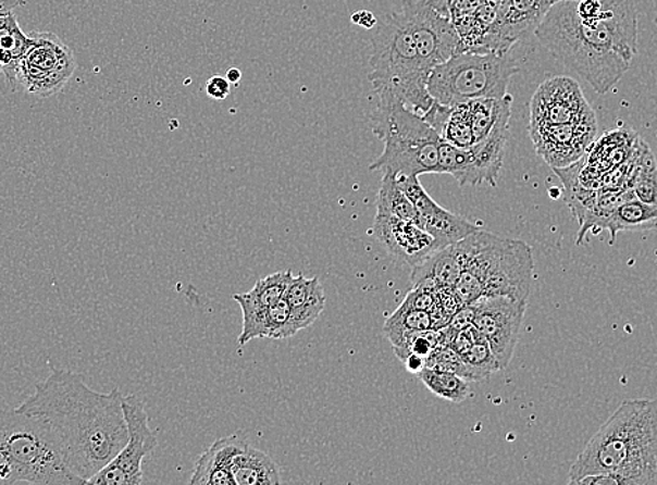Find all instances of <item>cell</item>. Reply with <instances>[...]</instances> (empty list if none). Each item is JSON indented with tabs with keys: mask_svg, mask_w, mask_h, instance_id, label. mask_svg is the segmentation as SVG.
I'll return each instance as SVG.
<instances>
[{
	"mask_svg": "<svg viewBox=\"0 0 657 485\" xmlns=\"http://www.w3.org/2000/svg\"><path fill=\"white\" fill-rule=\"evenodd\" d=\"M122 400L117 388L101 394L86 384L85 376L52 369L17 410L47 421L67 468L87 484L125 447Z\"/></svg>",
	"mask_w": 657,
	"mask_h": 485,
	"instance_id": "cell-1",
	"label": "cell"
},
{
	"mask_svg": "<svg viewBox=\"0 0 657 485\" xmlns=\"http://www.w3.org/2000/svg\"><path fill=\"white\" fill-rule=\"evenodd\" d=\"M534 36L599 95H606L629 72L639 48L634 0H602L596 16L581 17L575 0L548 10Z\"/></svg>",
	"mask_w": 657,
	"mask_h": 485,
	"instance_id": "cell-2",
	"label": "cell"
},
{
	"mask_svg": "<svg viewBox=\"0 0 657 485\" xmlns=\"http://www.w3.org/2000/svg\"><path fill=\"white\" fill-rule=\"evenodd\" d=\"M593 473H611L624 485H657V400L622 401L583 448L570 484Z\"/></svg>",
	"mask_w": 657,
	"mask_h": 485,
	"instance_id": "cell-3",
	"label": "cell"
},
{
	"mask_svg": "<svg viewBox=\"0 0 657 485\" xmlns=\"http://www.w3.org/2000/svg\"><path fill=\"white\" fill-rule=\"evenodd\" d=\"M456 248L462 272L454 290L463 306L483 297L528 302L534 271L531 245L478 229L456 242Z\"/></svg>",
	"mask_w": 657,
	"mask_h": 485,
	"instance_id": "cell-4",
	"label": "cell"
},
{
	"mask_svg": "<svg viewBox=\"0 0 657 485\" xmlns=\"http://www.w3.org/2000/svg\"><path fill=\"white\" fill-rule=\"evenodd\" d=\"M86 484L67 468L55 435L46 420L0 410V485Z\"/></svg>",
	"mask_w": 657,
	"mask_h": 485,
	"instance_id": "cell-5",
	"label": "cell"
},
{
	"mask_svg": "<svg viewBox=\"0 0 657 485\" xmlns=\"http://www.w3.org/2000/svg\"><path fill=\"white\" fill-rule=\"evenodd\" d=\"M372 95H375L372 134L384 141V151L372 161L370 171L395 176L436 174L443 140L438 132L391 91L374 90Z\"/></svg>",
	"mask_w": 657,
	"mask_h": 485,
	"instance_id": "cell-6",
	"label": "cell"
},
{
	"mask_svg": "<svg viewBox=\"0 0 657 485\" xmlns=\"http://www.w3.org/2000/svg\"><path fill=\"white\" fill-rule=\"evenodd\" d=\"M371 43L368 80L374 90L391 91L409 110L424 115L434 104L426 88L430 73L421 65L405 13L385 14L376 24Z\"/></svg>",
	"mask_w": 657,
	"mask_h": 485,
	"instance_id": "cell-7",
	"label": "cell"
},
{
	"mask_svg": "<svg viewBox=\"0 0 657 485\" xmlns=\"http://www.w3.org/2000/svg\"><path fill=\"white\" fill-rule=\"evenodd\" d=\"M519 71L521 66L509 53L458 52L433 69L426 88L434 101L449 107L479 98H503Z\"/></svg>",
	"mask_w": 657,
	"mask_h": 485,
	"instance_id": "cell-8",
	"label": "cell"
},
{
	"mask_svg": "<svg viewBox=\"0 0 657 485\" xmlns=\"http://www.w3.org/2000/svg\"><path fill=\"white\" fill-rule=\"evenodd\" d=\"M26 55L18 63L17 85L29 95L48 98L58 95L77 67L72 49L52 33H29Z\"/></svg>",
	"mask_w": 657,
	"mask_h": 485,
	"instance_id": "cell-9",
	"label": "cell"
},
{
	"mask_svg": "<svg viewBox=\"0 0 657 485\" xmlns=\"http://www.w3.org/2000/svg\"><path fill=\"white\" fill-rule=\"evenodd\" d=\"M122 406H124L127 424L125 447L95 477L88 480L87 484L139 485L145 482L141 464L159 447V439L156 431L150 427L144 400L129 395L122 400Z\"/></svg>",
	"mask_w": 657,
	"mask_h": 485,
	"instance_id": "cell-10",
	"label": "cell"
},
{
	"mask_svg": "<svg viewBox=\"0 0 657 485\" xmlns=\"http://www.w3.org/2000/svg\"><path fill=\"white\" fill-rule=\"evenodd\" d=\"M401 12L413 34L421 65L426 72L448 61L459 51V36L453 20L436 12L426 0H404Z\"/></svg>",
	"mask_w": 657,
	"mask_h": 485,
	"instance_id": "cell-11",
	"label": "cell"
},
{
	"mask_svg": "<svg viewBox=\"0 0 657 485\" xmlns=\"http://www.w3.org/2000/svg\"><path fill=\"white\" fill-rule=\"evenodd\" d=\"M474 303L473 325L487 340L501 370L507 369L517 349L528 302L509 297H483Z\"/></svg>",
	"mask_w": 657,
	"mask_h": 485,
	"instance_id": "cell-12",
	"label": "cell"
},
{
	"mask_svg": "<svg viewBox=\"0 0 657 485\" xmlns=\"http://www.w3.org/2000/svg\"><path fill=\"white\" fill-rule=\"evenodd\" d=\"M512 104L505 108L497 124L485 139L478 141L469 149H459L456 153L453 173L460 186L497 185L499 171L503 169L505 146L509 137Z\"/></svg>",
	"mask_w": 657,
	"mask_h": 485,
	"instance_id": "cell-13",
	"label": "cell"
},
{
	"mask_svg": "<svg viewBox=\"0 0 657 485\" xmlns=\"http://www.w3.org/2000/svg\"><path fill=\"white\" fill-rule=\"evenodd\" d=\"M554 4V0H497V22L485 34L478 53L507 55L521 39L536 33Z\"/></svg>",
	"mask_w": 657,
	"mask_h": 485,
	"instance_id": "cell-14",
	"label": "cell"
},
{
	"mask_svg": "<svg viewBox=\"0 0 657 485\" xmlns=\"http://www.w3.org/2000/svg\"><path fill=\"white\" fill-rule=\"evenodd\" d=\"M595 115L580 83L572 77L556 76L544 80L534 92L529 127L571 124Z\"/></svg>",
	"mask_w": 657,
	"mask_h": 485,
	"instance_id": "cell-15",
	"label": "cell"
},
{
	"mask_svg": "<svg viewBox=\"0 0 657 485\" xmlns=\"http://www.w3.org/2000/svg\"><path fill=\"white\" fill-rule=\"evenodd\" d=\"M537 154L553 170L567 169L583 159L597 135L596 115L571 124L529 127Z\"/></svg>",
	"mask_w": 657,
	"mask_h": 485,
	"instance_id": "cell-16",
	"label": "cell"
},
{
	"mask_svg": "<svg viewBox=\"0 0 657 485\" xmlns=\"http://www.w3.org/2000/svg\"><path fill=\"white\" fill-rule=\"evenodd\" d=\"M374 233L387 251L394 253L411 266H416L436 251H439L435 239L424 228L413 222L376 213Z\"/></svg>",
	"mask_w": 657,
	"mask_h": 485,
	"instance_id": "cell-17",
	"label": "cell"
},
{
	"mask_svg": "<svg viewBox=\"0 0 657 485\" xmlns=\"http://www.w3.org/2000/svg\"><path fill=\"white\" fill-rule=\"evenodd\" d=\"M234 485L281 484V472L273 459L241 440L230 462Z\"/></svg>",
	"mask_w": 657,
	"mask_h": 485,
	"instance_id": "cell-18",
	"label": "cell"
},
{
	"mask_svg": "<svg viewBox=\"0 0 657 485\" xmlns=\"http://www.w3.org/2000/svg\"><path fill=\"white\" fill-rule=\"evenodd\" d=\"M286 300L298 332L313 325L326 306V296L320 278H307L303 274L294 277Z\"/></svg>",
	"mask_w": 657,
	"mask_h": 485,
	"instance_id": "cell-19",
	"label": "cell"
},
{
	"mask_svg": "<svg viewBox=\"0 0 657 485\" xmlns=\"http://www.w3.org/2000/svg\"><path fill=\"white\" fill-rule=\"evenodd\" d=\"M239 437H227L215 443L198 459L195 464L193 485H234L230 462L241 444Z\"/></svg>",
	"mask_w": 657,
	"mask_h": 485,
	"instance_id": "cell-20",
	"label": "cell"
},
{
	"mask_svg": "<svg viewBox=\"0 0 657 485\" xmlns=\"http://www.w3.org/2000/svg\"><path fill=\"white\" fill-rule=\"evenodd\" d=\"M420 227L435 239L439 249L462 241L470 234L480 229L478 225L458 214L448 212L443 206L436 203L429 212L420 214Z\"/></svg>",
	"mask_w": 657,
	"mask_h": 485,
	"instance_id": "cell-21",
	"label": "cell"
},
{
	"mask_svg": "<svg viewBox=\"0 0 657 485\" xmlns=\"http://www.w3.org/2000/svg\"><path fill=\"white\" fill-rule=\"evenodd\" d=\"M29 46L28 34H24L13 12L0 16V73L8 83L17 85V69Z\"/></svg>",
	"mask_w": 657,
	"mask_h": 485,
	"instance_id": "cell-22",
	"label": "cell"
},
{
	"mask_svg": "<svg viewBox=\"0 0 657 485\" xmlns=\"http://www.w3.org/2000/svg\"><path fill=\"white\" fill-rule=\"evenodd\" d=\"M656 228L657 204L644 203L636 198L621 203L605 225V229L610 233V245L616 242L620 233L652 232Z\"/></svg>",
	"mask_w": 657,
	"mask_h": 485,
	"instance_id": "cell-23",
	"label": "cell"
},
{
	"mask_svg": "<svg viewBox=\"0 0 657 485\" xmlns=\"http://www.w3.org/2000/svg\"><path fill=\"white\" fill-rule=\"evenodd\" d=\"M234 300L243 310V332L238 337L239 346L255 339H266L268 335V307L263 306L258 288L253 286L251 291L235 294Z\"/></svg>",
	"mask_w": 657,
	"mask_h": 485,
	"instance_id": "cell-24",
	"label": "cell"
},
{
	"mask_svg": "<svg viewBox=\"0 0 657 485\" xmlns=\"http://www.w3.org/2000/svg\"><path fill=\"white\" fill-rule=\"evenodd\" d=\"M376 213L394 215V217L420 225L419 212L391 173H384V178L381 181L376 199Z\"/></svg>",
	"mask_w": 657,
	"mask_h": 485,
	"instance_id": "cell-25",
	"label": "cell"
},
{
	"mask_svg": "<svg viewBox=\"0 0 657 485\" xmlns=\"http://www.w3.org/2000/svg\"><path fill=\"white\" fill-rule=\"evenodd\" d=\"M512 96L507 95L503 98H479V100L466 102L475 144L489 135L497 124L499 115L503 114L505 108L512 104Z\"/></svg>",
	"mask_w": 657,
	"mask_h": 485,
	"instance_id": "cell-26",
	"label": "cell"
},
{
	"mask_svg": "<svg viewBox=\"0 0 657 485\" xmlns=\"http://www.w3.org/2000/svg\"><path fill=\"white\" fill-rule=\"evenodd\" d=\"M417 376L423 382L426 389L433 391L438 398L453 401V403H462L470 394V382L454 372L426 369L425 366Z\"/></svg>",
	"mask_w": 657,
	"mask_h": 485,
	"instance_id": "cell-27",
	"label": "cell"
},
{
	"mask_svg": "<svg viewBox=\"0 0 657 485\" xmlns=\"http://www.w3.org/2000/svg\"><path fill=\"white\" fill-rule=\"evenodd\" d=\"M629 189L634 192L641 202L657 204V164L649 147H642L639 163L629 184Z\"/></svg>",
	"mask_w": 657,
	"mask_h": 485,
	"instance_id": "cell-28",
	"label": "cell"
},
{
	"mask_svg": "<svg viewBox=\"0 0 657 485\" xmlns=\"http://www.w3.org/2000/svg\"><path fill=\"white\" fill-rule=\"evenodd\" d=\"M429 329H434L431 312L416 310V308L407 306L405 301L387 318L384 326L385 335L389 341L405 335V333Z\"/></svg>",
	"mask_w": 657,
	"mask_h": 485,
	"instance_id": "cell-29",
	"label": "cell"
},
{
	"mask_svg": "<svg viewBox=\"0 0 657 485\" xmlns=\"http://www.w3.org/2000/svg\"><path fill=\"white\" fill-rule=\"evenodd\" d=\"M439 136L448 144L459 147V149H469L475 144L466 102L450 107L449 115L446 117Z\"/></svg>",
	"mask_w": 657,
	"mask_h": 485,
	"instance_id": "cell-30",
	"label": "cell"
},
{
	"mask_svg": "<svg viewBox=\"0 0 657 485\" xmlns=\"http://www.w3.org/2000/svg\"><path fill=\"white\" fill-rule=\"evenodd\" d=\"M297 333L298 329L293 321L290 306H288L286 297L269 307L266 339H288V337L296 336Z\"/></svg>",
	"mask_w": 657,
	"mask_h": 485,
	"instance_id": "cell-31",
	"label": "cell"
},
{
	"mask_svg": "<svg viewBox=\"0 0 657 485\" xmlns=\"http://www.w3.org/2000/svg\"><path fill=\"white\" fill-rule=\"evenodd\" d=\"M460 357L473 370L479 382L487 380L494 372L501 370V365L495 359L494 352L489 349L488 343L485 339L474 343L472 349Z\"/></svg>",
	"mask_w": 657,
	"mask_h": 485,
	"instance_id": "cell-32",
	"label": "cell"
},
{
	"mask_svg": "<svg viewBox=\"0 0 657 485\" xmlns=\"http://www.w3.org/2000/svg\"><path fill=\"white\" fill-rule=\"evenodd\" d=\"M294 274L290 271L269 274L255 284L264 307H272L273 303L283 300L286 297L288 288L294 282Z\"/></svg>",
	"mask_w": 657,
	"mask_h": 485,
	"instance_id": "cell-33",
	"label": "cell"
},
{
	"mask_svg": "<svg viewBox=\"0 0 657 485\" xmlns=\"http://www.w3.org/2000/svg\"><path fill=\"white\" fill-rule=\"evenodd\" d=\"M407 306L416 308V310L431 312L436 306V291L421 290L413 288L405 298Z\"/></svg>",
	"mask_w": 657,
	"mask_h": 485,
	"instance_id": "cell-34",
	"label": "cell"
},
{
	"mask_svg": "<svg viewBox=\"0 0 657 485\" xmlns=\"http://www.w3.org/2000/svg\"><path fill=\"white\" fill-rule=\"evenodd\" d=\"M475 318V303H469V306H463L459 308L458 311L450 316L448 322V326L450 329L455 332H460L466 329V327L472 326Z\"/></svg>",
	"mask_w": 657,
	"mask_h": 485,
	"instance_id": "cell-35",
	"label": "cell"
},
{
	"mask_svg": "<svg viewBox=\"0 0 657 485\" xmlns=\"http://www.w3.org/2000/svg\"><path fill=\"white\" fill-rule=\"evenodd\" d=\"M230 92H232V83L223 76H214L206 83V95L213 98V100H225Z\"/></svg>",
	"mask_w": 657,
	"mask_h": 485,
	"instance_id": "cell-36",
	"label": "cell"
},
{
	"mask_svg": "<svg viewBox=\"0 0 657 485\" xmlns=\"http://www.w3.org/2000/svg\"><path fill=\"white\" fill-rule=\"evenodd\" d=\"M484 0H450L449 2V16L450 20L469 16V14L475 13Z\"/></svg>",
	"mask_w": 657,
	"mask_h": 485,
	"instance_id": "cell-37",
	"label": "cell"
},
{
	"mask_svg": "<svg viewBox=\"0 0 657 485\" xmlns=\"http://www.w3.org/2000/svg\"><path fill=\"white\" fill-rule=\"evenodd\" d=\"M624 485V482L616 474L593 473L577 480L572 485Z\"/></svg>",
	"mask_w": 657,
	"mask_h": 485,
	"instance_id": "cell-38",
	"label": "cell"
},
{
	"mask_svg": "<svg viewBox=\"0 0 657 485\" xmlns=\"http://www.w3.org/2000/svg\"><path fill=\"white\" fill-rule=\"evenodd\" d=\"M351 23L356 24L358 27L371 29L376 27L377 20L374 14L368 12V10H360V12L352 14Z\"/></svg>",
	"mask_w": 657,
	"mask_h": 485,
	"instance_id": "cell-39",
	"label": "cell"
},
{
	"mask_svg": "<svg viewBox=\"0 0 657 485\" xmlns=\"http://www.w3.org/2000/svg\"><path fill=\"white\" fill-rule=\"evenodd\" d=\"M406 369L411 372V374H419V372L423 371L426 365V360L423 357L410 355L406 357L404 360Z\"/></svg>",
	"mask_w": 657,
	"mask_h": 485,
	"instance_id": "cell-40",
	"label": "cell"
},
{
	"mask_svg": "<svg viewBox=\"0 0 657 485\" xmlns=\"http://www.w3.org/2000/svg\"><path fill=\"white\" fill-rule=\"evenodd\" d=\"M27 0H0V16L13 12L14 9L24 7Z\"/></svg>",
	"mask_w": 657,
	"mask_h": 485,
	"instance_id": "cell-41",
	"label": "cell"
},
{
	"mask_svg": "<svg viewBox=\"0 0 657 485\" xmlns=\"http://www.w3.org/2000/svg\"><path fill=\"white\" fill-rule=\"evenodd\" d=\"M433 7L436 12L443 14L445 17H449V0H426Z\"/></svg>",
	"mask_w": 657,
	"mask_h": 485,
	"instance_id": "cell-42",
	"label": "cell"
},
{
	"mask_svg": "<svg viewBox=\"0 0 657 485\" xmlns=\"http://www.w3.org/2000/svg\"><path fill=\"white\" fill-rule=\"evenodd\" d=\"M243 73L237 67L228 69L227 72V80L232 83V85H237L239 80H241Z\"/></svg>",
	"mask_w": 657,
	"mask_h": 485,
	"instance_id": "cell-43",
	"label": "cell"
},
{
	"mask_svg": "<svg viewBox=\"0 0 657 485\" xmlns=\"http://www.w3.org/2000/svg\"><path fill=\"white\" fill-rule=\"evenodd\" d=\"M554 2H556V3H557V2H561V0H554Z\"/></svg>",
	"mask_w": 657,
	"mask_h": 485,
	"instance_id": "cell-44",
	"label": "cell"
},
{
	"mask_svg": "<svg viewBox=\"0 0 657 485\" xmlns=\"http://www.w3.org/2000/svg\"><path fill=\"white\" fill-rule=\"evenodd\" d=\"M449 2H450V0H449Z\"/></svg>",
	"mask_w": 657,
	"mask_h": 485,
	"instance_id": "cell-45",
	"label": "cell"
}]
</instances>
